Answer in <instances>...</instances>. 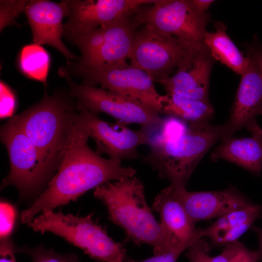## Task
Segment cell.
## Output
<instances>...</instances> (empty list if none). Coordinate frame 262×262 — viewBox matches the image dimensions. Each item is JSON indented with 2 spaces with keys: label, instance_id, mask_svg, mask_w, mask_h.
Returning a JSON list of instances; mask_svg holds the SVG:
<instances>
[{
  "label": "cell",
  "instance_id": "1",
  "mask_svg": "<svg viewBox=\"0 0 262 262\" xmlns=\"http://www.w3.org/2000/svg\"><path fill=\"white\" fill-rule=\"evenodd\" d=\"M89 136L76 116L67 151L58 171L46 190L20 213L23 224H28L44 210H52L76 200L87 191L107 182L132 177L131 166L101 157L88 146Z\"/></svg>",
  "mask_w": 262,
  "mask_h": 262
},
{
  "label": "cell",
  "instance_id": "2",
  "mask_svg": "<svg viewBox=\"0 0 262 262\" xmlns=\"http://www.w3.org/2000/svg\"><path fill=\"white\" fill-rule=\"evenodd\" d=\"M94 195L106 207L110 220L135 244L152 246L154 255L182 243L156 220L146 202L144 185L137 178L107 182L95 188Z\"/></svg>",
  "mask_w": 262,
  "mask_h": 262
},
{
  "label": "cell",
  "instance_id": "3",
  "mask_svg": "<svg viewBox=\"0 0 262 262\" xmlns=\"http://www.w3.org/2000/svg\"><path fill=\"white\" fill-rule=\"evenodd\" d=\"M69 92H46L43 98L25 111L14 116L34 144L50 179L58 171L72 136L77 105Z\"/></svg>",
  "mask_w": 262,
  "mask_h": 262
},
{
  "label": "cell",
  "instance_id": "4",
  "mask_svg": "<svg viewBox=\"0 0 262 262\" xmlns=\"http://www.w3.org/2000/svg\"><path fill=\"white\" fill-rule=\"evenodd\" d=\"M227 132L226 123L188 126L180 135L150 145L143 162L170 184L185 186L204 156L218 140L227 137Z\"/></svg>",
  "mask_w": 262,
  "mask_h": 262
},
{
  "label": "cell",
  "instance_id": "5",
  "mask_svg": "<svg viewBox=\"0 0 262 262\" xmlns=\"http://www.w3.org/2000/svg\"><path fill=\"white\" fill-rule=\"evenodd\" d=\"M27 225L33 230L51 232L82 249L100 262H125L129 257L121 243L114 241L106 229L93 219V214L79 216L44 210Z\"/></svg>",
  "mask_w": 262,
  "mask_h": 262
},
{
  "label": "cell",
  "instance_id": "6",
  "mask_svg": "<svg viewBox=\"0 0 262 262\" xmlns=\"http://www.w3.org/2000/svg\"><path fill=\"white\" fill-rule=\"evenodd\" d=\"M0 134L10 162V171L2 180L0 190L14 185L20 198H37L50 180L37 149L14 116L2 125Z\"/></svg>",
  "mask_w": 262,
  "mask_h": 262
},
{
  "label": "cell",
  "instance_id": "7",
  "mask_svg": "<svg viewBox=\"0 0 262 262\" xmlns=\"http://www.w3.org/2000/svg\"><path fill=\"white\" fill-rule=\"evenodd\" d=\"M58 73L68 83L70 96L77 100V110L104 113L127 125L139 124L145 133L162 121L159 113L140 101L101 87L77 83L66 67H60Z\"/></svg>",
  "mask_w": 262,
  "mask_h": 262
},
{
  "label": "cell",
  "instance_id": "8",
  "mask_svg": "<svg viewBox=\"0 0 262 262\" xmlns=\"http://www.w3.org/2000/svg\"><path fill=\"white\" fill-rule=\"evenodd\" d=\"M198 48H190L177 38L144 24L136 32L128 58L130 65L146 72L156 82L177 71Z\"/></svg>",
  "mask_w": 262,
  "mask_h": 262
},
{
  "label": "cell",
  "instance_id": "9",
  "mask_svg": "<svg viewBox=\"0 0 262 262\" xmlns=\"http://www.w3.org/2000/svg\"><path fill=\"white\" fill-rule=\"evenodd\" d=\"M135 16L141 25L149 24L190 48L204 45L209 16L197 12L191 0H156L140 7Z\"/></svg>",
  "mask_w": 262,
  "mask_h": 262
},
{
  "label": "cell",
  "instance_id": "10",
  "mask_svg": "<svg viewBox=\"0 0 262 262\" xmlns=\"http://www.w3.org/2000/svg\"><path fill=\"white\" fill-rule=\"evenodd\" d=\"M156 0H68V19L63 33L69 40L77 36L107 28L133 16L143 5Z\"/></svg>",
  "mask_w": 262,
  "mask_h": 262
},
{
  "label": "cell",
  "instance_id": "11",
  "mask_svg": "<svg viewBox=\"0 0 262 262\" xmlns=\"http://www.w3.org/2000/svg\"><path fill=\"white\" fill-rule=\"evenodd\" d=\"M79 76L81 84L100 87L131 98L161 113L164 95L156 90L153 80L145 71L131 65L106 69L85 70L68 68Z\"/></svg>",
  "mask_w": 262,
  "mask_h": 262
},
{
  "label": "cell",
  "instance_id": "12",
  "mask_svg": "<svg viewBox=\"0 0 262 262\" xmlns=\"http://www.w3.org/2000/svg\"><path fill=\"white\" fill-rule=\"evenodd\" d=\"M78 111L77 119L89 137L95 141L96 151L100 156L105 154L109 159L121 163L123 160L139 158L138 147L148 145L147 137L141 129L133 130L118 121L116 123L106 122L97 114L85 109Z\"/></svg>",
  "mask_w": 262,
  "mask_h": 262
},
{
  "label": "cell",
  "instance_id": "13",
  "mask_svg": "<svg viewBox=\"0 0 262 262\" xmlns=\"http://www.w3.org/2000/svg\"><path fill=\"white\" fill-rule=\"evenodd\" d=\"M24 12L32 30L33 43L54 47L64 55L67 64L73 60L78 61V57L66 47L62 40V20L69 14L66 0L60 2L28 0Z\"/></svg>",
  "mask_w": 262,
  "mask_h": 262
},
{
  "label": "cell",
  "instance_id": "14",
  "mask_svg": "<svg viewBox=\"0 0 262 262\" xmlns=\"http://www.w3.org/2000/svg\"><path fill=\"white\" fill-rule=\"evenodd\" d=\"M177 198L195 222L219 218L253 203L236 188L190 192L185 186L170 184Z\"/></svg>",
  "mask_w": 262,
  "mask_h": 262
},
{
  "label": "cell",
  "instance_id": "15",
  "mask_svg": "<svg viewBox=\"0 0 262 262\" xmlns=\"http://www.w3.org/2000/svg\"><path fill=\"white\" fill-rule=\"evenodd\" d=\"M212 57L205 45L195 49L174 75L156 82L167 93L187 98L209 101V79Z\"/></svg>",
  "mask_w": 262,
  "mask_h": 262
},
{
  "label": "cell",
  "instance_id": "16",
  "mask_svg": "<svg viewBox=\"0 0 262 262\" xmlns=\"http://www.w3.org/2000/svg\"><path fill=\"white\" fill-rule=\"evenodd\" d=\"M248 55L249 63L241 75L230 116L226 122L227 138L243 128L250 131L257 123V116L262 115V74L253 56L250 52Z\"/></svg>",
  "mask_w": 262,
  "mask_h": 262
},
{
  "label": "cell",
  "instance_id": "17",
  "mask_svg": "<svg viewBox=\"0 0 262 262\" xmlns=\"http://www.w3.org/2000/svg\"><path fill=\"white\" fill-rule=\"evenodd\" d=\"M135 13L131 17L106 29L103 44L89 61L82 66L71 61L67 64V68L95 70L127 64L126 60L130 53L136 32L141 26Z\"/></svg>",
  "mask_w": 262,
  "mask_h": 262
},
{
  "label": "cell",
  "instance_id": "18",
  "mask_svg": "<svg viewBox=\"0 0 262 262\" xmlns=\"http://www.w3.org/2000/svg\"><path fill=\"white\" fill-rule=\"evenodd\" d=\"M249 137L221 140L211 156L213 162L223 159L259 175L262 169V129L257 123L250 130Z\"/></svg>",
  "mask_w": 262,
  "mask_h": 262
},
{
  "label": "cell",
  "instance_id": "19",
  "mask_svg": "<svg viewBox=\"0 0 262 262\" xmlns=\"http://www.w3.org/2000/svg\"><path fill=\"white\" fill-rule=\"evenodd\" d=\"M152 209L159 213L163 227L179 241L192 244L200 239L195 223L177 198L171 184L157 195Z\"/></svg>",
  "mask_w": 262,
  "mask_h": 262
},
{
  "label": "cell",
  "instance_id": "20",
  "mask_svg": "<svg viewBox=\"0 0 262 262\" xmlns=\"http://www.w3.org/2000/svg\"><path fill=\"white\" fill-rule=\"evenodd\" d=\"M215 31H206L203 43L211 56L225 65L236 73L242 75L246 70L249 57H245L226 33V26L222 22L214 24Z\"/></svg>",
  "mask_w": 262,
  "mask_h": 262
},
{
  "label": "cell",
  "instance_id": "21",
  "mask_svg": "<svg viewBox=\"0 0 262 262\" xmlns=\"http://www.w3.org/2000/svg\"><path fill=\"white\" fill-rule=\"evenodd\" d=\"M161 113L175 117L190 126L208 123L213 117L214 110L209 101L167 93L164 95Z\"/></svg>",
  "mask_w": 262,
  "mask_h": 262
},
{
  "label": "cell",
  "instance_id": "22",
  "mask_svg": "<svg viewBox=\"0 0 262 262\" xmlns=\"http://www.w3.org/2000/svg\"><path fill=\"white\" fill-rule=\"evenodd\" d=\"M50 56L41 45L33 43L24 46L19 53L18 65L27 77L41 82L46 88Z\"/></svg>",
  "mask_w": 262,
  "mask_h": 262
},
{
  "label": "cell",
  "instance_id": "23",
  "mask_svg": "<svg viewBox=\"0 0 262 262\" xmlns=\"http://www.w3.org/2000/svg\"><path fill=\"white\" fill-rule=\"evenodd\" d=\"M16 252L28 254L31 258L32 262H79L75 254H61L52 249L45 248L42 246L34 248L16 247Z\"/></svg>",
  "mask_w": 262,
  "mask_h": 262
},
{
  "label": "cell",
  "instance_id": "24",
  "mask_svg": "<svg viewBox=\"0 0 262 262\" xmlns=\"http://www.w3.org/2000/svg\"><path fill=\"white\" fill-rule=\"evenodd\" d=\"M229 262H259L257 250L248 249L238 240L226 245L222 252Z\"/></svg>",
  "mask_w": 262,
  "mask_h": 262
},
{
  "label": "cell",
  "instance_id": "25",
  "mask_svg": "<svg viewBox=\"0 0 262 262\" xmlns=\"http://www.w3.org/2000/svg\"><path fill=\"white\" fill-rule=\"evenodd\" d=\"M209 249L208 244L200 238L188 247L186 256L190 262H229L222 253L214 257L210 256Z\"/></svg>",
  "mask_w": 262,
  "mask_h": 262
},
{
  "label": "cell",
  "instance_id": "26",
  "mask_svg": "<svg viewBox=\"0 0 262 262\" xmlns=\"http://www.w3.org/2000/svg\"><path fill=\"white\" fill-rule=\"evenodd\" d=\"M0 118L3 119L13 117L17 101L14 91L5 83L0 82Z\"/></svg>",
  "mask_w": 262,
  "mask_h": 262
},
{
  "label": "cell",
  "instance_id": "27",
  "mask_svg": "<svg viewBox=\"0 0 262 262\" xmlns=\"http://www.w3.org/2000/svg\"><path fill=\"white\" fill-rule=\"evenodd\" d=\"M28 0H0V29L14 24L15 18L20 12H24Z\"/></svg>",
  "mask_w": 262,
  "mask_h": 262
},
{
  "label": "cell",
  "instance_id": "28",
  "mask_svg": "<svg viewBox=\"0 0 262 262\" xmlns=\"http://www.w3.org/2000/svg\"><path fill=\"white\" fill-rule=\"evenodd\" d=\"M0 239L10 237L13 230L16 217V212L10 203L2 201L0 204Z\"/></svg>",
  "mask_w": 262,
  "mask_h": 262
},
{
  "label": "cell",
  "instance_id": "29",
  "mask_svg": "<svg viewBox=\"0 0 262 262\" xmlns=\"http://www.w3.org/2000/svg\"><path fill=\"white\" fill-rule=\"evenodd\" d=\"M193 244L180 243L163 253L134 262H176L180 255Z\"/></svg>",
  "mask_w": 262,
  "mask_h": 262
},
{
  "label": "cell",
  "instance_id": "30",
  "mask_svg": "<svg viewBox=\"0 0 262 262\" xmlns=\"http://www.w3.org/2000/svg\"><path fill=\"white\" fill-rule=\"evenodd\" d=\"M16 247L10 237L0 239V262H16Z\"/></svg>",
  "mask_w": 262,
  "mask_h": 262
},
{
  "label": "cell",
  "instance_id": "31",
  "mask_svg": "<svg viewBox=\"0 0 262 262\" xmlns=\"http://www.w3.org/2000/svg\"><path fill=\"white\" fill-rule=\"evenodd\" d=\"M195 9L200 13H205L214 1L213 0H191Z\"/></svg>",
  "mask_w": 262,
  "mask_h": 262
},
{
  "label": "cell",
  "instance_id": "32",
  "mask_svg": "<svg viewBox=\"0 0 262 262\" xmlns=\"http://www.w3.org/2000/svg\"><path fill=\"white\" fill-rule=\"evenodd\" d=\"M252 229L256 234L259 242V249L257 250L259 258V262L262 261V228L252 227Z\"/></svg>",
  "mask_w": 262,
  "mask_h": 262
},
{
  "label": "cell",
  "instance_id": "33",
  "mask_svg": "<svg viewBox=\"0 0 262 262\" xmlns=\"http://www.w3.org/2000/svg\"><path fill=\"white\" fill-rule=\"evenodd\" d=\"M249 52L255 59L262 74V49H252Z\"/></svg>",
  "mask_w": 262,
  "mask_h": 262
},
{
  "label": "cell",
  "instance_id": "34",
  "mask_svg": "<svg viewBox=\"0 0 262 262\" xmlns=\"http://www.w3.org/2000/svg\"><path fill=\"white\" fill-rule=\"evenodd\" d=\"M134 260H133L130 257H128L125 262H134Z\"/></svg>",
  "mask_w": 262,
  "mask_h": 262
},
{
  "label": "cell",
  "instance_id": "35",
  "mask_svg": "<svg viewBox=\"0 0 262 262\" xmlns=\"http://www.w3.org/2000/svg\"><path fill=\"white\" fill-rule=\"evenodd\" d=\"M260 218H262V214L261 215V216H260Z\"/></svg>",
  "mask_w": 262,
  "mask_h": 262
}]
</instances>
